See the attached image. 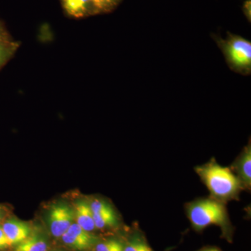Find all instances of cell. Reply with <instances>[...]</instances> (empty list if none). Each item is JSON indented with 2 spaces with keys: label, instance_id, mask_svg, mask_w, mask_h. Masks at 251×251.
Returning <instances> with one entry per match:
<instances>
[{
  "label": "cell",
  "instance_id": "6da1fadb",
  "mask_svg": "<svg viewBox=\"0 0 251 251\" xmlns=\"http://www.w3.org/2000/svg\"><path fill=\"white\" fill-rule=\"evenodd\" d=\"M196 173L209 192L219 199H229L236 196L242 187V181L227 168L216 162L197 167Z\"/></svg>",
  "mask_w": 251,
  "mask_h": 251
},
{
  "label": "cell",
  "instance_id": "7a4b0ae2",
  "mask_svg": "<svg viewBox=\"0 0 251 251\" xmlns=\"http://www.w3.org/2000/svg\"><path fill=\"white\" fill-rule=\"evenodd\" d=\"M229 68L242 75L251 72V43L242 36L228 33L227 39L214 37Z\"/></svg>",
  "mask_w": 251,
  "mask_h": 251
},
{
  "label": "cell",
  "instance_id": "3957f363",
  "mask_svg": "<svg viewBox=\"0 0 251 251\" xmlns=\"http://www.w3.org/2000/svg\"><path fill=\"white\" fill-rule=\"evenodd\" d=\"M188 216L193 227L197 230L211 225L223 226L227 221L225 206L221 202L210 199L193 202L188 206Z\"/></svg>",
  "mask_w": 251,
  "mask_h": 251
},
{
  "label": "cell",
  "instance_id": "277c9868",
  "mask_svg": "<svg viewBox=\"0 0 251 251\" xmlns=\"http://www.w3.org/2000/svg\"><path fill=\"white\" fill-rule=\"evenodd\" d=\"M74 211L63 203L54 204L49 211L50 229L54 237H61L74 223Z\"/></svg>",
  "mask_w": 251,
  "mask_h": 251
},
{
  "label": "cell",
  "instance_id": "5b68a950",
  "mask_svg": "<svg viewBox=\"0 0 251 251\" xmlns=\"http://www.w3.org/2000/svg\"><path fill=\"white\" fill-rule=\"evenodd\" d=\"M61 238L66 245L77 251L87 250L97 242V238L82 228L75 222L73 223Z\"/></svg>",
  "mask_w": 251,
  "mask_h": 251
},
{
  "label": "cell",
  "instance_id": "8992f818",
  "mask_svg": "<svg viewBox=\"0 0 251 251\" xmlns=\"http://www.w3.org/2000/svg\"><path fill=\"white\" fill-rule=\"evenodd\" d=\"M1 226L11 246L17 245L30 236L29 226L17 219L7 220Z\"/></svg>",
  "mask_w": 251,
  "mask_h": 251
},
{
  "label": "cell",
  "instance_id": "52a82bcc",
  "mask_svg": "<svg viewBox=\"0 0 251 251\" xmlns=\"http://www.w3.org/2000/svg\"><path fill=\"white\" fill-rule=\"evenodd\" d=\"M74 211L75 223L82 228L89 232L96 229L93 212L91 209L90 203L85 201H78L75 204Z\"/></svg>",
  "mask_w": 251,
  "mask_h": 251
},
{
  "label": "cell",
  "instance_id": "ba28073f",
  "mask_svg": "<svg viewBox=\"0 0 251 251\" xmlns=\"http://www.w3.org/2000/svg\"><path fill=\"white\" fill-rule=\"evenodd\" d=\"M63 7L69 16L75 18L83 17L96 14L93 0H62Z\"/></svg>",
  "mask_w": 251,
  "mask_h": 251
},
{
  "label": "cell",
  "instance_id": "9c48e42d",
  "mask_svg": "<svg viewBox=\"0 0 251 251\" xmlns=\"http://www.w3.org/2000/svg\"><path fill=\"white\" fill-rule=\"evenodd\" d=\"M237 171L242 183L251 186V148L247 146L239 158L237 165Z\"/></svg>",
  "mask_w": 251,
  "mask_h": 251
},
{
  "label": "cell",
  "instance_id": "30bf717a",
  "mask_svg": "<svg viewBox=\"0 0 251 251\" xmlns=\"http://www.w3.org/2000/svg\"><path fill=\"white\" fill-rule=\"evenodd\" d=\"M48 249L49 245L44 238L34 235L16 245L14 251H47Z\"/></svg>",
  "mask_w": 251,
  "mask_h": 251
},
{
  "label": "cell",
  "instance_id": "8fae6325",
  "mask_svg": "<svg viewBox=\"0 0 251 251\" xmlns=\"http://www.w3.org/2000/svg\"><path fill=\"white\" fill-rule=\"evenodd\" d=\"M93 216L96 228H106L117 224V216L113 209L100 214H93Z\"/></svg>",
  "mask_w": 251,
  "mask_h": 251
},
{
  "label": "cell",
  "instance_id": "7c38bea8",
  "mask_svg": "<svg viewBox=\"0 0 251 251\" xmlns=\"http://www.w3.org/2000/svg\"><path fill=\"white\" fill-rule=\"evenodd\" d=\"M14 50L9 39H0V67L9 59Z\"/></svg>",
  "mask_w": 251,
  "mask_h": 251
},
{
  "label": "cell",
  "instance_id": "4fadbf2b",
  "mask_svg": "<svg viewBox=\"0 0 251 251\" xmlns=\"http://www.w3.org/2000/svg\"><path fill=\"white\" fill-rule=\"evenodd\" d=\"M124 246L119 241L111 239L97 244L95 251H123Z\"/></svg>",
  "mask_w": 251,
  "mask_h": 251
},
{
  "label": "cell",
  "instance_id": "5bb4252c",
  "mask_svg": "<svg viewBox=\"0 0 251 251\" xmlns=\"http://www.w3.org/2000/svg\"><path fill=\"white\" fill-rule=\"evenodd\" d=\"M120 0H93L96 13L107 12L118 4Z\"/></svg>",
  "mask_w": 251,
  "mask_h": 251
},
{
  "label": "cell",
  "instance_id": "9a60e30c",
  "mask_svg": "<svg viewBox=\"0 0 251 251\" xmlns=\"http://www.w3.org/2000/svg\"><path fill=\"white\" fill-rule=\"evenodd\" d=\"M90 207L92 209L93 214H100V213L105 212L112 210V208L109 205L108 203L104 202V201H99V200H95L90 203Z\"/></svg>",
  "mask_w": 251,
  "mask_h": 251
},
{
  "label": "cell",
  "instance_id": "2e32d148",
  "mask_svg": "<svg viewBox=\"0 0 251 251\" xmlns=\"http://www.w3.org/2000/svg\"><path fill=\"white\" fill-rule=\"evenodd\" d=\"M123 251H153L148 244L143 242H133L130 243L126 247H124Z\"/></svg>",
  "mask_w": 251,
  "mask_h": 251
},
{
  "label": "cell",
  "instance_id": "e0dca14e",
  "mask_svg": "<svg viewBox=\"0 0 251 251\" xmlns=\"http://www.w3.org/2000/svg\"><path fill=\"white\" fill-rule=\"evenodd\" d=\"M11 247V244L3 230L2 226H0V251L4 250Z\"/></svg>",
  "mask_w": 251,
  "mask_h": 251
},
{
  "label": "cell",
  "instance_id": "ac0fdd59",
  "mask_svg": "<svg viewBox=\"0 0 251 251\" xmlns=\"http://www.w3.org/2000/svg\"><path fill=\"white\" fill-rule=\"evenodd\" d=\"M0 39H9L6 35V33L1 27V24H0Z\"/></svg>",
  "mask_w": 251,
  "mask_h": 251
},
{
  "label": "cell",
  "instance_id": "d6986e66",
  "mask_svg": "<svg viewBox=\"0 0 251 251\" xmlns=\"http://www.w3.org/2000/svg\"><path fill=\"white\" fill-rule=\"evenodd\" d=\"M202 251H219V249H205V250H203Z\"/></svg>",
  "mask_w": 251,
  "mask_h": 251
},
{
  "label": "cell",
  "instance_id": "ffe728a7",
  "mask_svg": "<svg viewBox=\"0 0 251 251\" xmlns=\"http://www.w3.org/2000/svg\"><path fill=\"white\" fill-rule=\"evenodd\" d=\"M2 219V211L0 210V220Z\"/></svg>",
  "mask_w": 251,
  "mask_h": 251
}]
</instances>
